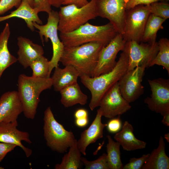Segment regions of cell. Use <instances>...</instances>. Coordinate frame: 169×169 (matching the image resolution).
<instances>
[{
  "label": "cell",
  "mask_w": 169,
  "mask_h": 169,
  "mask_svg": "<svg viewBox=\"0 0 169 169\" xmlns=\"http://www.w3.org/2000/svg\"><path fill=\"white\" fill-rule=\"evenodd\" d=\"M105 46L103 43L94 42L76 46H64L59 62L64 66L74 67L79 77L86 75L92 77L100 53Z\"/></svg>",
  "instance_id": "obj_1"
},
{
  "label": "cell",
  "mask_w": 169,
  "mask_h": 169,
  "mask_svg": "<svg viewBox=\"0 0 169 169\" xmlns=\"http://www.w3.org/2000/svg\"><path fill=\"white\" fill-rule=\"evenodd\" d=\"M128 65V56L123 50L115 66L110 72L95 77L86 75L79 77L81 83L91 92L89 107L91 110L99 106L103 95L127 71Z\"/></svg>",
  "instance_id": "obj_2"
},
{
  "label": "cell",
  "mask_w": 169,
  "mask_h": 169,
  "mask_svg": "<svg viewBox=\"0 0 169 169\" xmlns=\"http://www.w3.org/2000/svg\"><path fill=\"white\" fill-rule=\"evenodd\" d=\"M52 85L51 77H35L24 74L19 76L17 91L22 104L23 112L26 118L30 119L34 118L40 101L41 93L50 89Z\"/></svg>",
  "instance_id": "obj_3"
},
{
  "label": "cell",
  "mask_w": 169,
  "mask_h": 169,
  "mask_svg": "<svg viewBox=\"0 0 169 169\" xmlns=\"http://www.w3.org/2000/svg\"><path fill=\"white\" fill-rule=\"evenodd\" d=\"M118 33L110 22L100 26L87 22L72 31L60 32V38L65 47L78 46L94 42H101L106 45Z\"/></svg>",
  "instance_id": "obj_4"
},
{
  "label": "cell",
  "mask_w": 169,
  "mask_h": 169,
  "mask_svg": "<svg viewBox=\"0 0 169 169\" xmlns=\"http://www.w3.org/2000/svg\"><path fill=\"white\" fill-rule=\"evenodd\" d=\"M97 0H91L85 5L78 7L73 4L61 6L58 12V29L60 32L67 33L77 29L90 20L98 17Z\"/></svg>",
  "instance_id": "obj_5"
},
{
  "label": "cell",
  "mask_w": 169,
  "mask_h": 169,
  "mask_svg": "<svg viewBox=\"0 0 169 169\" xmlns=\"http://www.w3.org/2000/svg\"><path fill=\"white\" fill-rule=\"evenodd\" d=\"M43 120L44 136L47 146L59 153L66 152L76 140L73 133L57 121L49 106L44 112Z\"/></svg>",
  "instance_id": "obj_6"
},
{
  "label": "cell",
  "mask_w": 169,
  "mask_h": 169,
  "mask_svg": "<svg viewBox=\"0 0 169 169\" xmlns=\"http://www.w3.org/2000/svg\"><path fill=\"white\" fill-rule=\"evenodd\" d=\"M48 14L47 22L45 24H39L35 22H33V23L34 28L38 30L43 44L44 42V37L45 42H47L49 38L52 44L53 53L52 57L49 61V75L50 76L53 69L58 66V63L64 46L59 39L58 34L59 21L58 12L52 10Z\"/></svg>",
  "instance_id": "obj_7"
},
{
  "label": "cell",
  "mask_w": 169,
  "mask_h": 169,
  "mask_svg": "<svg viewBox=\"0 0 169 169\" xmlns=\"http://www.w3.org/2000/svg\"><path fill=\"white\" fill-rule=\"evenodd\" d=\"M150 13L147 5H140L126 10L124 32L126 42H141L145 26Z\"/></svg>",
  "instance_id": "obj_8"
},
{
  "label": "cell",
  "mask_w": 169,
  "mask_h": 169,
  "mask_svg": "<svg viewBox=\"0 0 169 169\" xmlns=\"http://www.w3.org/2000/svg\"><path fill=\"white\" fill-rule=\"evenodd\" d=\"M123 50L126 51L128 56L127 70H129L141 65L149 67L158 51L159 47L156 42L151 44L130 41L126 42Z\"/></svg>",
  "instance_id": "obj_9"
},
{
  "label": "cell",
  "mask_w": 169,
  "mask_h": 169,
  "mask_svg": "<svg viewBox=\"0 0 169 169\" xmlns=\"http://www.w3.org/2000/svg\"><path fill=\"white\" fill-rule=\"evenodd\" d=\"M151 93L144 100L151 111L162 116L169 113V79L159 78L148 80Z\"/></svg>",
  "instance_id": "obj_10"
},
{
  "label": "cell",
  "mask_w": 169,
  "mask_h": 169,
  "mask_svg": "<svg viewBox=\"0 0 169 169\" xmlns=\"http://www.w3.org/2000/svg\"><path fill=\"white\" fill-rule=\"evenodd\" d=\"M146 68L141 65L127 70L118 81L122 96L129 103L134 102L144 93L141 82Z\"/></svg>",
  "instance_id": "obj_11"
},
{
  "label": "cell",
  "mask_w": 169,
  "mask_h": 169,
  "mask_svg": "<svg viewBox=\"0 0 169 169\" xmlns=\"http://www.w3.org/2000/svg\"><path fill=\"white\" fill-rule=\"evenodd\" d=\"M102 116L112 119L129 110L131 106L122 96L118 82L113 85L103 95L99 104Z\"/></svg>",
  "instance_id": "obj_12"
},
{
  "label": "cell",
  "mask_w": 169,
  "mask_h": 169,
  "mask_svg": "<svg viewBox=\"0 0 169 169\" xmlns=\"http://www.w3.org/2000/svg\"><path fill=\"white\" fill-rule=\"evenodd\" d=\"M98 16L108 19L119 33L123 34L126 9L125 0H97Z\"/></svg>",
  "instance_id": "obj_13"
},
{
  "label": "cell",
  "mask_w": 169,
  "mask_h": 169,
  "mask_svg": "<svg viewBox=\"0 0 169 169\" xmlns=\"http://www.w3.org/2000/svg\"><path fill=\"white\" fill-rule=\"evenodd\" d=\"M126 41L118 33L101 50L92 77L98 76L111 71L115 66L118 52L122 51Z\"/></svg>",
  "instance_id": "obj_14"
},
{
  "label": "cell",
  "mask_w": 169,
  "mask_h": 169,
  "mask_svg": "<svg viewBox=\"0 0 169 169\" xmlns=\"http://www.w3.org/2000/svg\"><path fill=\"white\" fill-rule=\"evenodd\" d=\"M17 121L13 122L0 123V142L15 144L24 151L27 157L30 156L32 151L25 147L22 143L24 141L29 144L32 143L29 133L18 130Z\"/></svg>",
  "instance_id": "obj_15"
},
{
  "label": "cell",
  "mask_w": 169,
  "mask_h": 169,
  "mask_svg": "<svg viewBox=\"0 0 169 169\" xmlns=\"http://www.w3.org/2000/svg\"><path fill=\"white\" fill-rule=\"evenodd\" d=\"M23 112L17 91H8L2 95L0 98V123L17 121L18 116Z\"/></svg>",
  "instance_id": "obj_16"
},
{
  "label": "cell",
  "mask_w": 169,
  "mask_h": 169,
  "mask_svg": "<svg viewBox=\"0 0 169 169\" xmlns=\"http://www.w3.org/2000/svg\"><path fill=\"white\" fill-rule=\"evenodd\" d=\"M102 116L101 111L99 109L93 122L87 129L82 132L79 139L77 141L78 147L84 155H86V149L90 144L95 143L103 137V130L107 124L102 123Z\"/></svg>",
  "instance_id": "obj_17"
},
{
  "label": "cell",
  "mask_w": 169,
  "mask_h": 169,
  "mask_svg": "<svg viewBox=\"0 0 169 169\" xmlns=\"http://www.w3.org/2000/svg\"><path fill=\"white\" fill-rule=\"evenodd\" d=\"M17 40V60L24 68L30 66L33 61L43 55L44 50L41 45L22 36L18 37Z\"/></svg>",
  "instance_id": "obj_18"
},
{
  "label": "cell",
  "mask_w": 169,
  "mask_h": 169,
  "mask_svg": "<svg viewBox=\"0 0 169 169\" xmlns=\"http://www.w3.org/2000/svg\"><path fill=\"white\" fill-rule=\"evenodd\" d=\"M132 125L128 121L124 123L121 130L116 133L114 139L120 144L123 149L132 151L146 148V143L137 139L133 133Z\"/></svg>",
  "instance_id": "obj_19"
},
{
  "label": "cell",
  "mask_w": 169,
  "mask_h": 169,
  "mask_svg": "<svg viewBox=\"0 0 169 169\" xmlns=\"http://www.w3.org/2000/svg\"><path fill=\"white\" fill-rule=\"evenodd\" d=\"M38 13L29 4L27 0H22L17 8L7 15L0 16V22L13 17H17L24 20L27 26L32 31L35 28L33 22L42 24V21L39 18Z\"/></svg>",
  "instance_id": "obj_20"
},
{
  "label": "cell",
  "mask_w": 169,
  "mask_h": 169,
  "mask_svg": "<svg viewBox=\"0 0 169 169\" xmlns=\"http://www.w3.org/2000/svg\"><path fill=\"white\" fill-rule=\"evenodd\" d=\"M63 69L58 66L55 68L51 78L54 90L60 91L69 85L77 82L80 75L78 71L73 66L66 65Z\"/></svg>",
  "instance_id": "obj_21"
},
{
  "label": "cell",
  "mask_w": 169,
  "mask_h": 169,
  "mask_svg": "<svg viewBox=\"0 0 169 169\" xmlns=\"http://www.w3.org/2000/svg\"><path fill=\"white\" fill-rule=\"evenodd\" d=\"M141 169H169V158L166 154L165 143L162 136L160 137L158 146L149 154Z\"/></svg>",
  "instance_id": "obj_22"
},
{
  "label": "cell",
  "mask_w": 169,
  "mask_h": 169,
  "mask_svg": "<svg viewBox=\"0 0 169 169\" xmlns=\"http://www.w3.org/2000/svg\"><path fill=\"white\" fill-rule=\"evenodd\" d=\"M59 92L61 103L65 108L77 104L83 105L87 103L88 97L82 91L77 82L64 88Z\"/></svg>",
  "instance_id": "obj_23"
},
{
  "label": "cell",
  "mask_w": 169,
  "mask_h": 169,
  "mask_svg": "<svg viewBox=\"0 0 169 169\" xmlns=\"http://www.w3.org/2000/svg\"><path fill=\"white\" fill-rule=\"evenodd\" d=\"M10 34L9 24L6 23L0 33V79L5 70L18 61L17 58L11 54L8 48Z\"/></svg>",
  "instance_id": "obj_24"
},
{
  "label": "cell",
  "mask_w": 169,
  "mask_h": 169,
  "mask_svg": "<svg viewBox=\"0 0 169 169\" xmlns=\"http://www.w3.org/2000/svg\"><path fill=\"white\" fill-rule=\"evenodd\" d=\"M76 140L70 146L68 153L63 156L61 163L56 164L55 169H81L83 163L81 161V152L79 150Z\"/></svg>",
  "instance_id": "obj_25"
},
{
  "label": "cell",
  "mask_w": 169,
  "mask_h": 169,
  "mask_svg": "<svg viewBox=\"0 0 169 169\" xmlns=\"http://www.w3.org/2000/svg\"><path fill=\"white\" fill-rule=\"evenodd\" d=\"M164 19L150 14L147 20L141 42L151 44L155 43L158 31L163 29Z\"/></svg>",
  "instance_id": "obj_26"
},
{
  "label": "cell",
  "mask_w": 169,
  "mask_h": 169,
  "mask_svg": "<svg viewBox=\"0 0 169 169\" xmlns=\"http://www.w3.org/2000/svg\"><path fill=\"white\" fill-rule=\"evenodd\" d=\"M107 158L110 169H123V166L121 162L119 143L115 142L111 136H107Z\"/></svg>",
  "instance_id": "obj_27"
},
{
  "label": "cell",
  "mask_w": 169,
  "mask_h": 169,
  "mask_svg": "<svg viewBox=\"0 0 169 169\" xmlns=\"http://www.w3.org/2000/svg\"><path fill=\"white\" fill-rule=\"evenodd\" d=\"M159 50L151 62L149 67L155 65L161 66L169 74V40L166 38L160 39L158 42Z\"/></svg>",
  "instance_id": "obj_28"
},
{
  "label": "cell",
  "mask_w": 169,
  "mask_h": 169,
  "mask_svg": "<svg viewBox=\"0 0 169 169\" xmlns=\"http://www.w3.org/2000/svg\"><path fill=\"white\" fill-rule=\"evenodd\" d=\"M33 71L32 76L49 78V61L43 55L33 61L30 66Z\"/></svg>",
  "instance_id": "obj_29"
},
{
  "label": "cell",
  "mask_w": 169,
  "mask_h": 169,
  "mask_svg": "<svg viewBox=\"0 0 169 169\" xmlns=\"http://www.w3.org/2000/svg\"><path fill=\"white\" fill-rule=\"evenodd\" d=\"M147 5L151 14L165 20L169 18L168 3L158 2Z\"/></svg>",
  "instance_id": "obj_30"
},
{
  "label": "cell",
  "mask_w": 169,
  "mask_h": 169,
  "mask_svg": "<svg viewBox=\"0 0 169 169\" xmlns=\"http://www.w3.org/2000/svg\"><path fill=\"white\" fill-rule=\"evenodd\" d=\"M81 161L85 166V169H110L105 153L94 161H89L83 157H81Z\"/></svg>",
  "instance_id": "obj_31"
},
{
  "label": "cell",
  "mask_w": 169,
  "mask_h": 169,
  "mask_svg": "<svg viewBox=\"0 0 169 169\" xmlns=\"http://www.w3.org/2000/svg\"><path fill=\"white\" fill-rule=\"evenodd\" d=\"M150 153L144 154L139 158L133 157L129 162L123 166V169H141L147 160Z\"/></svg>",
  "instance_id": "obj_32"
},
{
  "label": "cell",
  "mask_w": 169,
  "mask_h": 169,
  "mask_svg": "<svg viewBox=\"0 0 169 169\" xmlns=\"http://www.w3.org/2000/svg\"><path fill=\"white\" fill-rule=\"evenodd\" d=\"M22 0H0V15L4 13L13 7L17 8Z\"/></svg>",
  "instance_id": "obj_33"
},
{
  "label": "cell",
  "mask_w": 169,
  "mask_h": 169,
  "mask_svg": "<svg viewBox=\"0 0 169 169\" xmlns=\"http://www.w3.org/2000/svg\"><path fill=\"white\" fill-rule=\"evenodd\" d=\"M33 8L38 13L45 12L48 13L52 10L49 0H33Z\"/></svg>",
  "instance_id": "obj_34"
},
{
  "label": "cell",
  "mask_w": 169,
  "mask_h": 169,
  "mask_svg": "<svg viewBox=\"0 0 169 169\" xmlns=\"http://www.w3.org/2000/svg\"><path fill=\"white\" fill-rule=\"evenodd\" d=\"M108 131L111 133H117L121 130L122 123L119 115L116 118H112L107 124Z\"/></svg>",
  "instance_id": "obj_35"
},
{
  "label": "cell",
  "mask_w": 169,
  "mask_h": 169,
  "mask_svg": "<svg viewBox=\"0 0 169 169\" xmlns=\"http://www.w3.org/2000/svg\"><path fill=\"white\" fill-rule=\"evenodd\" d=\"M169 0H125V6L126 10L129 9L135 6L140 5H146L159 1Z\"/></svg>",
  "instance_id": "obj_36"
},
{
  "label": "cell",
  "mask_w": 169,
  "mask_h": 169,
  "mask_svg": "<svg viewBox=\"0 0 169 169\" xmlns=\"http://www.w3.org/2000/svg\"><path fill=\"white\" fill-rule=\"evenodd\" d=\"M17 146L14 144L0 142V162L6 155Z\"/></svg>",
  "instance_id": "obj_37"
},
{
  "label": "cell",
  "mask_w": 169,
  "mask_h": 169,
  "mask_svg": "<svg viewBox=\"0 0 169 169\" xmlns=\"http://www.w3.org/2000/svg\"><path fill=\"white\" fill-rule=\"evenodd\" d=\"M89 2L88 0H65L63 5L73 4L78 7H81L87 4Z\"/></svg>",
  "instance_id": "obj_38"
},
{
  "label": "cell",
  "mask_w": 169,
  "mask_h": 169,
  "mask_svg": "<svg viewBox=\"0 0 169 169\" xmlns=\"http://www.w3.org/2000/svg\"><path fill=\"white\" fill-rule=\"evenodd\" d=\"M88 112L84 109H79L74 112V116L75 119L88 117Z\"/></svg>",
  "instance_id": "obj_39"
},
{
  "label": "cell",
  "mask_w": 169,
  "mask_h": 169,
  "mask_svg": "<svg viewBox=\"0 0 169 169\" xmlns=\"http://www.w3.org/2000/svg\"><path fill=\"white\" fill-rule=\"evenodd\" d=\"M88 117L75 119V124L78 127L83 128L86 126L88 124Z\"/></svg>",
  "instance_id": "obj_40"
},
{
  "label": "cell",
  "mask_w": 169,
  "mask_h": 169,
  "mask_svg": "<svg viewBox=\"0 0 169 169\" xmlns=\"http://www.w3.org/2000/svg\"><path fill=\"white\" fill-rule=\"evenodd\" d=\"M65 0H49L50 4L51 6H52L56 8L60 7Z\"/></svg>",
  "instance_id": "obj_41"
},
{
  "label": "cell",
  "mask_w": 169,
  "mask_h": 169,
  "mask_svg": "<svg viewBox=\"0 0 169 169\" xmlns=\"http://www.w3.org/2000/svg\"><path fill=\"white\" fill-rule=\"evenodd\" d=\"M163 116L162 123L166 126H169V113L164 115Z\"/></svg>",
  "instance_id": "obj_42"
},
{
  "label": "cell",
  "mask_w": 169,
  "mask_h": 169,
  "mask_svg": "<svg viewBox=\"0 0 169 169\" xmlns=\"http://www.w3.org/2000/svg\"><path fill=\"white\" fill-rule=\"evenodd\" d=\"M31 6L33 8L34 1L33 0H27Z\"/></svg>",
  "instance_id": "obj_43"
},
{
  "label": "cell",
  "mask_w": 169,
  "mask_h": 169,
  "mask_svg": "<svg viewBox=\"0 0 169 169\" xmlns=\"http://www.w3.org/2000/svg\"><path fill=\"white\" fill-rule=\"evenodd\" d=\"M164 138L166 139L167 142H169V133L166 134L164 135Z\"/></svg>",
  "instance_id": "obj_44"
},
{
  "label": "cell",
  "mask_w": 169,
  "mask_h": 169,
  "mask_svg": "<svg viewBox=\"0 0 169 169\" xmlns=\"http://www.w3.org/2000/svg\"><path fill=\"white\" fill-rule=\"evenodd\" d=\"M4 168L1 166H0V169H4Z\"/></svg>",
  "instance_id": "obj_45"
}]
</instances>
